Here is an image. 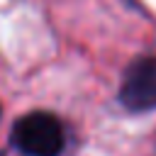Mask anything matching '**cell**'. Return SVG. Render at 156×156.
Here are the masks:
<instances>
[{"mask_svg":"<svg viewBox=\"0 0 156 156\" xmlns=\"http://www.w3.org/2000/svg\"><path fill=\"white\" fill-rule=\"evenodd\" d=\"M12 144L27 156H58L66 144L63 124L51 112H29L15 122Z\"/></svg>","mask_w":156,"mask_h":156,"instance_id":"1","label":"cell"},{"mask_svg":"<svg viewBox=\"0 0 156 156\" xmlns=\"http://www.w3.org/2000/svg\"><path fill=\"white\" fill-rule=\"evenodd\" d=\"M119 102L132 112L156 110V56L136 58L124 71Z\"/></svg>","mask_w":156,"mask_h":156,"instance_id":"2","label":"cell"}]
</instances>
